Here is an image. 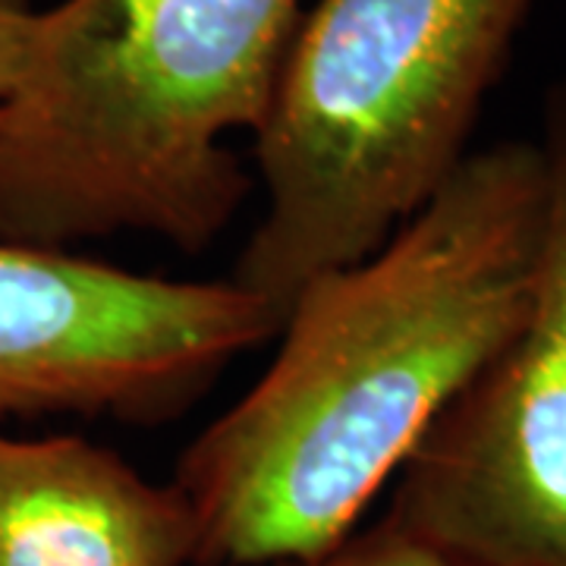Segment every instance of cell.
Returning <instances> with one entry per match:
<instances>
[{
	"label": "cell",
	"mask_w": 566,
	"mask_h": 566,
	"mask_svg": "<svg viewBox=\"0 0 566 566\" xmlns=\"http://www.w3.org/2000/svg\"><path fill=\"white\" fill-rule=\"evenodd\" d=\"M283 312L237 281H174L0 240V419L164 424L277 337Z\"/></svg>",
	"instance_id": "277c9868"
},
{
	"label": "cell",
	"mask_w": 566,
	"mask_h": 566,
	"mask_svg": "<svg viewBox=\"0 0 566 566\" xmlns=\"http://www.w3.org/2000/svg\"><path fill=\"white\" fill-rule=\"evenodd\" d=\"M538 0H315L252 133L264 211L230 281L277 308L359 262L469 158Z\"/></svg>",
	"instance_id": "3957f363"
},
{
	"label": "cell",
	"mask_w": 566,
	"mask_h": 566,
	"mask_svg": "<svg viewBox=\"0 0 566 566\" xmlns=\"http://www.w3.org/2000/svg\"><path fill=\"white\" fill-rule=\"evenodd\" d=\"M39 10L29 0H0V107L10 98L29 61Z\"/></svg>",
	"instance_id": "ba28073f"
},
{
	"label": "cell",
	"mask_w": 566,
	"mask_h": 566,
	"mask_svg": "<svg viewBox=\"0 0 566 566\" xmlns=\"http://www.w3.org/2000/svg\"><path fill=\"white\" fill-rule=\"evenodd\" d=\"M192 564L196 523L174 482L80 434L0 431V566Z\"/></svg>",
	"instance_id": "8992f818"
},
{
	"label": "cell",
	"mask_w": 566,
	"mask_h": 566,
	"mask_svg": "<svg viewBox=\"0 0 566 566\" xmlns=\"http://www.w3.org/2000/svg\"><path fill=\"white\" fill-rule=\"evenodd\" d=\"M300 0H61L0 107V240L145 233L202 252L245 202L230 151L274 95Z\"/></svg>",
	"instance_id": "7a4b0ae2"
},
{
	"label": "cell",
	"mask_w": 566,
	"mask_h": 566,
	"mask_svg": "<svg viewBox=\"0 0 566 566\" xmlns=\"http://www.w3.org/2000/svg\"><path fill=\"white\" fill-rule=\"evenodd\" d=\"M277 566H450L424 542L409 535L397 523L381 520L365 532H349L340 545L327 547L303 560H286Z\"/></svg>",
	"instance_id": "52a82bcc"
},
{
	"label": "cell",
	"mask_w": 566,
	"mask_h": 566,
	"mask_svg": "<svg viewBox=\"0 0 566 566\" xmlns=\"http://www.w3.org/2000/svg\"><path fill=\"white\" fill-rule=\"evenodd\" d=\"M526 315L400 469L387 520L450 566H566V82L545 98Z\"/></svg>",
	"instance_id": "5b68a950"
},
{
	"label": "cell",
	"mask_w": 566,
	"mask_h": 566,
	"mask_svg": "<svg viewBox=\"0 0 566 566\" xmlns=\"http://www.w3.org/2000/svg\"><path fill=\"white\" fill-rule=\"evenodd\" d=\"M542 218L538 142H497L375 252L305 283L259 381L177 460L196 566L303 560L356 532L516 334Z\"/></svg>",
	"instance_id": "6da1fadb"
}]
</instances>
